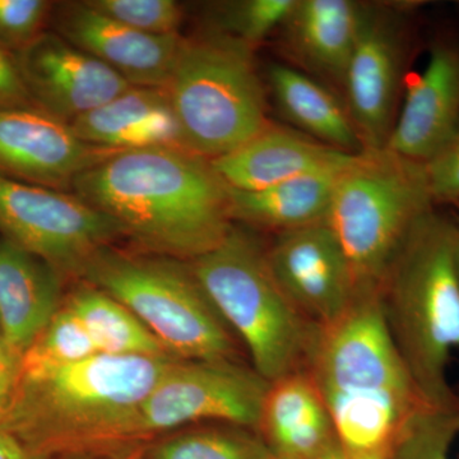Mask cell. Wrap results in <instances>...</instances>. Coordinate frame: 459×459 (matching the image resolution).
I'll list each match as a JSON object with an SVG mask.
<instances>
[{
  "label": "cell",
  "mask_w": 459,
  "mask_h": 459,
  "mask_svg": "<svg viewBox=\"0 0 459 459\" xmlns=\"http://www.w3.org/2000/svg\"><path fill=\"white\" fill-rule=\"evenodd\" d=\"M177 360L96 353L59 369L21 373L0 429L32 458L66 452L113 457L124 422Z\"/></svg>",
  "instance_id": "obj_3"
},
{
  "label": "cell",
  "mask_w": 459,
  "mask_h": 459,
  "mask_svg": "<svg viewBox=\"0 0 459 459\" xmlns=\"http://www.w3.org/2000/svg\"><path fill=\"white\" fill-rule=\"evenodd\" d=\"M14 59L33 105L66 124L132 87L110 66L56 32L41 33Z\"/></svg>",
  "instance_id": "obj_13"
},
{
  "label": "cell",
  "mask_w": 459,
  "mask_h": 459,
  "mask_svg": "<svg viewBox=\"0 0 459 459\" xmlns=\"http://www.w3.org/2000/svg\"><path fill=\"white\" fill-rule=\"evenodd\" d=\"M270 455L255 430L216 424L143 444L123 459H268Z\"/></svg>",
  "instance_id": "obj_25"
},
{
  "label": "cell",
  "mask_w": 459,
  "mask_h": 459,
  "mask_svg": "<svg viewBox=\"0 0 459 459\" xmlns=\"http://www.w3.org/2000/svg\"><path fill=\"white\" fill-rule=\"evenodd\" d=\"M435 208L422 162L388 148L353 156L338 178L327 222L349 261L356 296L377 294L411 230Z\"/></svg>",
  "instance_id": "obj_7"
},
{
  "label": "cell",
  "mask_w": 459,
  "mask_h": 459,
  "mask_svg": "<svg viewBox=\"0 0 459 459\" xmlns=\"http://www.w3.org/2000/svg\"><path fill=\"white\" fill-rule=\"evenodd\" d=\"M256 431L271 455L281 459H316L338 442L331 416L305 370L270 383Z\"/></svg>",
  "instance_id": "obj_20"
},
{
  "label": "cell",
  "mask_w": 459,
  "mask_h": 459,
  "mask_svg": "<svg viewBox=\"0 0 459 459\" xmlns=\"http://www.w3.org/2000/svg\"><path fill=\"white\" fill-rule=\"evenodd\" d=\"M295 0H238L216 5V31L238 39L255 49L261 42L277 32Z\"/></svg>",
  "instance_id": "obj_28"
},
{
  "label": "cell",
  "mask_w": 459,
  "mask_h": 459,
  "mask_svg": "<svg viewBox=\"0 0 459 459\" xmlns=\"http://www.w3.org/2000/svg\"><path fill=\"white\" fill-rule=\"evenodd\" d=\"M117 151L86 143L69 124L36 107L0 108V175L62 190Z\"/></svg>",
  "instance_id": "obj_14"
},
{
  "label": "cell",
  "mask_w": 459,
  "mask_h": 459,
  "mask_svg": "<svg viewBox=\"0 0 459 459\" xmlns=\"http://www.w3.org/2000/svg\"><path fill=\"white\" fill-rule=\"evenodd\" d=\"M459 128V38L437 36L427 68L406 84L400 113L385 148L425 162Z\"/></svg>",
  "instance_id": "obj_16"
},
{
  "label": "cell",
  "mask_w": 459,
  "mask_h": 459,
  "mask_svg": "<svg viewBox=\"0 0 459 459\" xmlns=\"http://www.w3.org/2000/svg\"><path fill=\"white\" fill-rule=\"evenodd\" d=\"M60 274L47 262L0 240V337L22 358L62 307Z\"/></svg>",
  "instance_id": "obj_19"
},
{
  "label": "cell",
  "mask_w": 459,
  "mask_h": 459,
  "mask_svg": "<svg viewBox=\"0 0 459 459\" xmlns=\"http://www.w3.org/2000/svg\"><path fill=\"white\" fill-rule=\"evenodd\" d=\"M53 8L47 0H0V47L14 56L31 44L45 32Z\"/></svg>",
  "instance_id": "obj_30"
},
{
  "label": "cell",
  "mask_w": 459,
  "mask_h": 459,
  "mask_svg": "<svg viewBox=\"0 0 459 459\" xmlns=\"http://www.w3.org/2000/svg\"><path fill=\"white\" fill-rule=\"evenodd\" d=\"M32 459H114L108 455H95V453L66 452L56 453V455H42Z\"/></svg>",
  "instance_id": "obj_36"
},
{
  "label": "cell",
  "mask_w": 459,
  "mask_h": 459,
  "mask_svg": "<svg viewBox=\"0 0 459 459\" xmlns=\"http://www.w3.org/2000/svg\"><path fill=\"white\" fill-rule=\"evenodd\" d=\"M305 371L338 443L351 455L388 451L411 418L431 404L394 346L377 292L356 296L337 322L319 329Z\"/></svg>",
  "instance_id": "obj_2"
},
{
  "label": "cell",
  "mask_w": 459,
  "mask_h": 459,
  "mask_svg": "<svg viewBox=\"0 0 459 459\" xmlns=\"http://www.w3.org/2000/svg\"><path fill=\"white\" fill-rule=\"evenodd\" d=\"M353 156L270 123L243 146L210 161L229 188L255 192L310 172L342 168Z\"/></svg>",
  "instance_id": "obj_18"
},
{
  "label": "cell",
  "mask_w": 459,
  "mask_h": 459,
  "mask_svg": "<svg viewBox=\"0 0 459 459\" xmlns=\"http://www.w3.org/2000/svg\"><path fill=\"white\" fill-rule=\"evenodd\" d=\"M362 11L353 0H295L277 30L289 65L342 91Z\"/></svg>",
  "instance_id": "obj_17"
},
{
  "label": "cell",
  "mask_w": 459,
  "mask_h": 459,
  "mask_svg": "<svg viewBox=\"0 0 459 459\" xmlns=\"http://www.w3.org/2000/svg\"><path fill=\"white\" fill-rule=\"evenodd\" d=\"M71 190L156 255L193 261L234 225L225 181L210 160L180 147L117 151L78 175Z\"/></svg>",
  "instance_id": "obj_1"
},
{
  "label": "cell",
  "mask_w": 459,
  "mask_h": 459,
  "mask_svg": "<svg viewBox=\"0 0 459 459\" xmlns=\"http://www.w3.org/2000/svg\"><path fill=\"white\" fill-rule=\"evenodd\" d=\"M268 388L267 380L238 360H177L124 422L117 455L186 425L214 422L256 431Z\"/></svg>",
  "instance_id": "obj_9"
},
{
  "label": "cell",
  "mask_w": 459,
  "mask_h": 459,
  "mask_svg": "<svg viewBox=\"0 0 459 459\" xmlns=\"http://www.w3.org/2000/svg\"><path fill=\"white\" fill-rule=\"evenodd\" d=\"M57 35L101 60L131 86L168 90L183 38L137 31L87 2L54 5Z\"/></svg>",
  "instance_id": "obj_15"
},
{
  "label": "cell",
  "mask_w": 459,
  "mask_h": 459,
  "mask_svg": "<svg viewBox=\"0 0 459 459\" xmlns=\"http://www.w3.org/2000/svg\"><path fill=\"white\" fill-rule=\"evenodd\" d=\"M459 435V400L427 404L404 425L385 459H449Z\"/></svg>",
  "instance_id": "obj_27"
},
{
  "label": "cell",
  "mask_w": 459,
  "mask_h": 459,
  "mask_svg": "<svg viewBox=\"0 0 459 459\" xmlns=\"http://www.w3.org/2000/svg\"><path fill=\"white\" fill-rule=\"evenodd\" d=\"M346 165L255 192L230 188V216L232 221L268 230L273 235L325 221L338 178Z\"/></svg>",
  "instance_id": "obj_23"
},
{
  "label": "cell",
  "mask_w": 459,
  "mask_h": 459,
  "mask_svg": "<svg viewBox=\"0 0 459 459\" xmlns=\"http://www.w3.org/2000/svg\"><path fill=\"white\" fill-rule=\"evenodd\" d=\"M69 126L80 140L105 150L180 147L177 120L165 89L132 86Z\"/></svg>",
  "instance_id": "obj_21"
},
{
  "label": "cell",
  "mask_w": 459,
  "mask_h": 459,
  "mask_svg": "<svg viewBox=\"0 0 459 459\" xmlns=\"http://www.w3.org/2000/svg\"><path fill=\"white\" fill-rule=\"evenodd\" d=\"M389 451V449H388ZM388 451L374 453V455H355L344 451L340 443L336 442L329 446L327 451L322 453L316 459H385Z\"/></svg>",
  "instance_id": "obj_35"
},
{
  "label": "cell",
  "mask_w": 459,
  "mask_h": 459,
  "mask_svg": "<svg viewBox=\"0 0 459 459\" xmlns=\"http://www.w3.org/2000/svg\"><path fill=\"white\" fill-rule=\"evenodd\" d=\"M0 232L62 276H80L99 250L123 237L107 214L74 195L0 175Z\"/></svg>",
  "instance_id": "obj_11"
},
{
  "label": "cell",
  "mask_w": 459,
  "mask_h": 459,
  "mask_svg": "<svg viewBox=\"0 0 459 459\" xmlns=\"http://www.w3.org/2000/svg\"><path fill=\"white\" fill-rule=\"evenodd\" d=\"M80 277L119 301L178 360H238L234 332L189 264L162 255L99 250Z\"/></svg>",
  "instance_id": "obj_8"
},
{
  "label": "cell",
  "mask_w": 459,
  "mask_h": 459,
  "mask_svg": "<svg viewBox=\"0 0 459 459\" xmlns=\"http://www.w3.org/2000/svg\"><path fill=\"white\" fill-rule=\"evenodd\" d=\"M91 7L123 25L151 35H175L183 11L172 0H90Z\"/></svg>",
  "instance_id": "obj_29"
},
{
  "label": "cell",
  "mask_w": 459,
  "mask_h": 459,
  "mask_svg": "<svg viewBox=\"0 0 459 459\" xmlns=\"http://www.w3.org/2000/svg\"><path fill=\"white\" fill-rule=\"evenodd\" d=\"M455 258L459 277V216L455 217Z\"/></svg>",
  "instance_id": "obj_37"
},
{
  "label": "cell",
  "mask_w": 459,
  "mask_h": 459,
  "mask_svg": "<svg viewBox=\"0 0 459 459\" xmlns=\"http://www.w3.org/2000/svg\"><path fill=\"white\" fill-rule=\"evenodd\" d=\"M0 459H32V455L17 437L0 429Z\"/></svg>",
  "instance_id": "obj_34"
},
{
  "label": "cell",
  "mask_w": 459,
  "mask_h": 459,
  "mask_svg": "<svg viewBox=\"0 0 459 459\" xmlns=\"http://www.w3.org/2000/svg\"><path fill=\"white\" fill-rule=\"evenodd\" d=\"M386 328L425 400L451 404L459 394L446 377L459 350V277L455 217L425 214L411 230L377 290Z\"/></svg>",
  "instance_id": "obj_4"
},
{
  "label": "cell",
  "mask_w": 459,
  "mask_h": 459,
  "mask_svg": "<svg viewBox=\"0 0 459 459\" xmlns=\"http://www.w3.org/2000/svg\"><path fill=\"white\" fill-rule=\"evenodd\" d=\"M21 376V358L0 337V420L7 412Z\"/></svg>",
  "instance_id": "obj_33"
},
{
  "label": "cell",
  "mask_w": 459,
  "mask_h": 459,
  "mask_svg": "<svg viewBox=\"0 0 459 459\" xmlns=\"http://www.w3.org/2000/svg\"><path fill=\"white\" fill-rule=\"evenodd\" d=\"M211 303L247 347L253 369L268 383L305 370L319 327L281 290L265 247L232 225L221 243L189 263Z\"/></svg>",
  "instance_id": "obj_5"
},
{
  "label": "cell",
  "mask_w": 459,
  "mask_h": 459,
  "mask_svg": "<svg viewBox=\"0 0 459 459\" xmlns=\"http://www.w3.org/2000/svg\"><path fill=\"white\" fill-rule=\"evenodd\" d=\"M100 353L80 319L62 304L59 312L21 358V373L59 369Z\"/></svg>",
  "instance_id": "obj_26"
},
{
  "label": "cell",
  "mask_w": 459,
  "mask_h": 459,
  "mask_svg": "<svg viewBox=\"0 0 459 459\" xmlns=\"http://www.w3.org/2000/svg\"><path fill=\"white\" fill-rule=\"evenodd\" d=\"M63 305L80 319L100 353L169 355L128 307L89 283L75 289Z\"/></svg>",
  "instance_id": "obj_24"
},
{
  "label": "cell",
  "mask_w": 459,
  "mask_h": 459,
  "mask_svg": "<svg viewBox=\"0 0 459 459\" xmlns=\"http://www.w3.org/2000/svg\"><path fill=\"white\" fill-rule=\"evenodd\" d=\"M255 50L212 29L183 38L168 87L180 148L214 160L270 126Z\"/></svg>",
  "instance_id": "obj_6"
},
{
  "label": "cell",
  "mask_w": 459,
  "mask_h": 459,
  "mask_svg": "<svg viewBox=\"0 0 459 459\" xmlns=\"http://www.w3.org/2000/svg\"><path fill=\"white\" fill-rule=\"evenodd\" d=\"M422 164L435 207L459 204V128L451 140Z\"/></svg>",
  "instance_id": "obj_31"
},
{
  "label": "cell",
  "mask_w": 459,
  "mask_h": 459,
  "mask_svg": "<svg viewBox=\"0 0 459 459\" xmlns=\"http://www.w3.org/2000/svg\"><path fill=\"white\" fill-rule=\"evenodd\" d=\"M419 3H364L343 83V101L365 150H383L394 132L415 48Z\"/></svg>",
  "instance_id": "obj_10"
},
{
  "label": "cell",
  "mask_w": 459,
  "mask_h": 459,
  "mask_svg": "<svg viewBox=\"0 0 459 459\" xmlns=\"http://www.w3.org/2000/svg\"><path fill=\"white\" fill-rule=\"evenodd\" d=\"M267 80L280 113L299 132L350 155L365 151L343 99L333 89L281 63L270 65Z\"/></svg>",
  "instance_id": "obj_22"
},
{
  "label": "cell",
  "mask_w": 459,
  "mask_h": 459,
  "mask_svg": "<svg viewBox=\"0 0 459 459\" xmlns=\"http://www.w3.org/2000/svg\"><path fill=\"white\" fill-rule=\"evenodd\" d=\"M265 256L281 290L316 327L337 322L355 300L351 268L327 220L273 235Z\"/></svg>",
  "instance_id": "obj_12"
},
{
  "label": "cell",
  "mask_w": 459,
  "mask_h": 459,
  "mask_svg": "<svg viewBox=\"0 0 459 459\" xmlns=\"http://www.w3.org/2000/svg\"><path fill=\"white\" fill-rule=\"evenodd\" d=\"M268 459H281V458L274 457V455H270V458H268Z\"/></svg>",
  "instance_id": "obj_38"
},
{
  "label": "cell",
  "mask_w": 459,
  "mask_h": 459,
  "mask_svg": "<svg viewBox=\"0 0 459 459\" xmlns=\"http://www.w3.org/2000/svg\"><path fill=\"white\" fill-rule=\"evenodd\" d=\"M35 107L21 77L16 59L0 47V108Z\"/></svg>",
  "instance_id": "obj_32"
}]
</instances>
